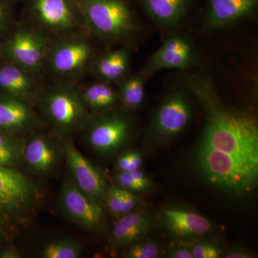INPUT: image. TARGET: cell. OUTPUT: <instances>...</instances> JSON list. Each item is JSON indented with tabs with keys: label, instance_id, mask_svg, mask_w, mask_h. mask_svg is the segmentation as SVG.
<instances>
[{
	"label": "cell",
	"instance_id": "1",
	"mask_svg": "<svg viewBox=\"0 0 258 258\" xmlns=\"http://www.w3.org/2000/svg\"><path fill=\"white\" fill-rule=\"evenodd\" d=\"M185 86L205 108L206 120L197 151L198 166L211 184L226 186L258 174V126L254 117L222 104L208 74L186 77Z\"/></svg>",
	"mask_w": 258,
	"mask_h": 258
},
{
	"label": "cell",
	"instance_id": "2",
	"mask_svg": "<svg viewBox=\"0 0 258 258\" xmlns=\"http://www.w3.org/2000/svg\"><path fill=\"white\" fill-rule=\"evenodd\" d=\"M79 1L89 35L107 46L138 47L143 30L137 0Z\"/></svg>",
	"mask_w": 258,
	"mask_h": 258
},
{
	"label": "cell",
	"instance_id": "3",
	"mask_svg": "<svg viewBox=\"0 0 258 258\" xmlns=\"http://www.w3.org/2000/svg\"><path fill=\"white\" fill-rule=\"evenodd\" d=\"M42 198L40 186L29 176L0 166V238L13 240L30 227Z\"/></svg>",
	"mask_w": 258,
	"mask_h": 258
},
{
	"label": "cell",
	"instance_id": "4",
	"mask_svg": "<svg viewBox=\"0 0 258 258\" xmlns=\"http://www.w3.org/2000/svg\"><path fill=\"white\" fill-rule=\"evenodd\" d=\"M34 103L60 139H71L83 130L92 115L80 88L73 81H64L40 88Z\"/></svg>",
	"mask_w": 258,
	"mask_h": 258
},
{
	"label": "cell",
	"instance_id": "5",
	"mask_svg": "<svg viewBox=\"0 0 258 258\" xmlns=\"http://www.w3.org/2000/svg\"><path fill=\"white\" fill-rule=\"evenodd\" d=\"M26 13L30 23L50 38L88 34L79 0H27Z\"/></svg>",
	"mask_w": 258,
	"mask_h": 258
},
{
	"label": "cell",
	"instance_id": "6",
	"mask_svg": "<svg viewBox=\"0 0 258 258\" xmlns=\"http://www.w3.org/2000/svg\"><path fill=\"white\" fill-rule=\"evenodd\" d=\"M87 33L50 40L45 69L64 81H73L89 72L96 56Z\"/></svg>",
	"mask_w": 258,
	"mask_h": 258
},
{
	"label": "cell",
	"instance_id": "7",
	"mask_svg": "<svg viewBox=\"0 0 258 258\" xmlns=\"http://www.w3.org/2000/svg\"><path fill=\"white\" fill-rule=\"evenodd\" d=\"M133 126L128 111L117 107L106 113L91 115L83 130L93 151L101 155H111L128 142Z\"/></svg>",
	"mask_w": 258,
	"mask_h": 258
},
{
	"label": "cell",
	"instance_id": "8",
	"mask_svg": "<svg viewBox=\"0 0 258 258\" xmlns=\"http://www.w3.org/2000/svg\"><path fill=\"white\" fill-rule=\"evenodd\" d=\"M50 37L35 25H23L6 40L3 45V53L11 62L35 75L45 69Z\"/></svg>",
	"mask_w": 258,
	"mask_h": 258
},
{
	"label": "cell",
	"instance_id": "9",
	"mask_svg": "<svg viewBox=\"0 0 258 258\" xmlns=\"http://www.w3.org/2000/svg\"><path fill=\"white\" fill-rule=\"evenodd\" d=\"M198 61L192 37L176 30L166 34L162 45L147 59L140 71L149 80L162 70L192 69L198 66Z\"/></svg>",
	"mask_w": 258,
	"mask_h": 258
},
{
	"label": "cell",
	"instance_id": "10",
	"mask_svg": "<svg viewBox=\"0 0 258 258\" xmlns=\"http://www.w3.org/2000/svg\"><path fill=\"white\" fill-rule=\"evenodd\" d=\"M193 93L186 86L173 89L163 98L153 117L150 131L161 139L173 138L183 132L192 118Z\"/></svg>",
	"mask_w": 258,
	"mask_h": 258
},
{
	"label": "cell",
	"instance_id": "11",
	"mask_svg": "<svg viewBox=\"0 0 258 258\" xmlns=\"http://www.w3.org/2000/svg\"><path fill=\"white\" fill-rule=\"evenodd\" d=\"M61 185L58 205L64 217L73 223L90 232H101L105 217L101 204L80 189L71 173L66 174Z\"/></svg>",
	"mask_w": 258,
	"mask_h": 258
},
{
	"label": "cell",
	"instance_id": "12",
	"mask_svg": "<svg viewBox=\"0 0 258 258\" xmlns=\"http://www.w3.org/2000/svg\"><path fill=\"white\" fill-rule=\"evenodd\" d=\"M61 140L63 156L75 182L88 197L101 204L108 186L103 171L78 150L72 139Z\"/></svg>",
	"mask_w": 258,
	"mask_h": 258
},
{
	"label": "cell",
	"instance_id": "13",
	"mask_svg": "<svg viewBox=\"0 0 258 258\" xmlns=\"http://www.w3.org/2000/svg\"><path fill=\"white\" fill-rule=\"evenodd\" d=\"M258 0H206L202 22L203 32L232 27L257 15Z\"/></svg>",
	"mask_w": 258,
	"mask_h": 258
},
{
	"label": "cell",
	"instance_id": "14",
	"mask_svg": "<svg viewBox=\"0 0 258 258\" xmlns=\"http://www.w3.org/2000/svg\"><path fill=\"white\" fill-rule=\"evenodd\" d=\"M63 155L62 142L45 134H32L25 139L24 164L40 176L53 174Z\"/></svg>",
	"mask_w": 258,
	"mask_h": 258
},
{
	"label": "cell",
	"instance_id": "15",
	"mask_svg": "<svg viewBox=\"0 0 258 258\" xmlns=\"http://www.w3.org/2000/svg\"><path fill=\"white\" fill-rule=\"evenodd\" d=\"M195 0H137L154 25L167 34L180 30L192 10Z\"/></svg>",
	"mask_w": 258,
	"mask_h": 258
},
{
	"label": "cell",
	"instance_id": "16",
	"mask_svg": "<svg viewBox=\"0 0 258 258\" xmlns=\"http://www.w3.org/2000/svg\"><path fill=\"white\" fill-rule=\"evenodd\" d=\"M31 103L0 93V131L21 136L38 125V117Z\"/></svg>",
	"mask_w": 258,
	"mask_h": 258
},
{
	"label": "cell",
	"instance_id": "17",
	"mask_svg": "<svg viewBox=\"0 0 258 258\" xmlns=\"http://www.w3.org/2000/svg\"><path fill=\"white\" fill-rule=\"evenodd\" d=\"M135 50L133 47L121 45L96 55L89 72L97 81L116 85L130 74L131 61Z\"/></svg>",
	"mask_w": 258,
	"mask_h": 258
},
{
	"label": "cell",
	"instance_id": "18",
	"mask_svg": "<svg viewBox=\"0 0 258 258\" xmlns=\"http://www.w3.org/2000/svg\"><path fill=\"white\" fill-rule=\"evenodd\" d=\"M40 88L36 75L8 61L0 66L1 93L32 104Z\"/></svg>",
	"mask_w": 258,
	"mask_h": 258
},
{
	"label": "cell",
	"instance_id": "19",
	"mask_svg": "<svg viewBox=\"0 0 258 258\" xmlns=\"http://www.w3.org/2000/svg\"><path fill=\"white\" fill-rule=\"evenodd\" d=\"M163 221L171 233L179 237L203 235L212 230L208 219L183 209H166L163 212Z\"/></svg>",
	"mask_w": 258,
	"mask_h": 258
},
{
	"label": "cell",
	"instance_id": "20",
	"mask_svg": "<svg viewBox=\"0 0 258 258\" xmlns=\"http://www.w3.org/2000/svg\"><path fill=\"white\" fill-rule=\"evenodd\" d=\"M80 90L91 115L101 114L111 111L120 103L118 90L111 83L96 81L80 88Z\"/></svg>",
	"mask_w": 258,
	"mask_h": 258
},
{
	"label": "cell",
	"instance_id": "21",
	"mask_svg": "<svg viewBox=\"0 0 258 258\" xmlns=\"http://www.w3.org/2000/svg\"><path fill=\"white\" fill-rule=\"evenodd\" d=\"M150 227V219L144 212H132L120 217L113 226L112 236L118 246L130 245L143 237Z\"/></svg>",
	"mask_w": 258,
	"mask_h": 258
},
{
	"label": "cell",
	"instance_id": "22",
	"mask_svg": "<svg viewBox=\"0 0 258 258\" xmlns=\"http://www.w3.org/2000/svg\"><path fill=\"white\" fill-rule=\"evenodd\" d=\"M148 80L139 71L134 74H129L117 83L119 93L120 103L127 111L140 108L145 100V86Z\"/></svg>",
	"mask_w": 258,
	"mask_h": 258
},
{
	"label": "cell",
	"instance_id": "23",
	"mask_svg": "<svg viewBox=\"0 0 258 258\" xmlns=\"http://www.w3.org/2000/svg\"><path fill=\"white\" fill-rule=\"evenodd\" d=\"M25 139L0 131V166L19 169L23 165Z\"/></svg>",
	"mask_w": 258,
	"mask_h": 258
},
{
	"label": "cell",
	"instance_id": "24",
	"mask_svg": "<svg viewBox=\"0 0 258 258\" xmlns=\"http://www.w3.org/2000/svg\"><path fill=\"white\" fill-rule=\"evenodd\" d=\"M83 254L82 244L71 237H57L47 241L39 250L42 258H79Z\"/></svg>",
	"mask_w": 258,
	"mask_h": 258
},
{
	"label": "cell",
	"instance_id": "25",
	"mask_svg": "<svg viewBox=\"0 0 258 258\" xmlns=\"http://www.w3.org/2000/svg\"><path fill=\"white\" fill-rule=\"evenodd\" d=\"M117 186L128 191H144L150 186L151 181L140 169L131 171H118L115 175Z\"/></svg>",
	"mask_w": 258,
	"mask_h": 258
},
{
	"label": "cell",
	"instance_id": "26",
	"mask_svg": "<svg viewBox=\"0 0 258 258\" xmlns=\"http://www.w3.org/2000/svg\"><path fill=\"white\" fill-rule=\"evenodd\" d=\"M159 248L157 243L151 241H142L130 244L125 254L128 258H155L159 256Z\"/></svg>",
	"mask_w": 258,
	"mask_h": 258
},
{
	"label": "cell",
	"instance_id": "27",
	"mask_svg": "<svg viewBox=\"0 0 258 258\" xmlns=\"http://www.w3.org/2000/svg\"><path fill=\"white\" fill-rule=\"evenodd\" d=\"M103 201L107 208L113 217L123 216V203H122L121 189L118 186H108Z\"/></svg>",
	"mask_w": 258,
	"mask_h": 258
},
{
	"label": "cell",
	"instance_id": "28",
	"mask_svg": "<svg viewBox=\"0 0 258 258\" xmlns=\"http://www.w3.org/2000/svg\"><path fill=\"white\" fill-rule=\"evenodd\" d=\"M143 163L142 155L137 152H125L118 157L117 169L118 171H131L140 169Z\"/></svg>",
	"mask_w": 258,
	"mask_h": 258
},
{
	"label": "cell",
	"instance_id": "29",
	"mask_svg": "<svg viewBox=\"0 0 258 258\" xmlns=\"http://www.w3.org/2000/svg\"><path fill=\"white\" fill-rule=\"evenodd\" d=\"M191 251L195 258H218L222 254L220 247L208 242H198Z\"/></svg>",
	"mask_w": 258,
	"mask_h": 258
},
{
	"label": "cell",
	"instance_id": "30",
	"mask_svg": "<svg viewBox=\"0 0 258 258\" xmlns=\"http://www.w3.org/2000/svg\"><path fill=\"white\" fill-rule=\"evenodd\" d=\"M122 203H123V215L134 212L138 205V198L134 192L121 189Z\"/></svg>",
	"mask_w": 258,
	"mask_h": 258
},
{
	"label": "cell",
	"instance_id": "31",
	"mask_svg": "<svg viewBox=\"0 0 258 258\" xmlns=\"http://www.w3.org/2000/svg\"><path fill=\"white\" fill-rule=\"evenodd\" d=\"M11 15V6L9 3L4 0H0V35L9 25Z\"/></svg>",
	"mask_w": 258,
	"mask_h": 258
},
{
	"label": "cell",
	"instance_id": "32",
	"mask_svg": "<svg viewBox=\"0 0 258 258\" xmlns=\"http://www.w3.org/2000/svg\"><path fill=\"white\" fill-rule=\"evenodd\" d=\"M22 254L15 246L9 244L3 247H0V258H20Z\"/></svg>",
	"mask_w": 258,
	"mask_h": 258
},
{
	"label": "cell",
	"instance_id": "33",
	"mask_svg": "<svg viewBox=\"0 0 258 258\" xmlns=\"http://www.w3.org/2000/svg\"><path fill=\"white\" fill-rule=\"evenodd\" d=\"M169 257L172 258H194L191 251L186 248V247H181V248L174 249L169 254Z\"/></svg>",
	"mask_w": 258,
	"mask_h": 258
},
{
	"label": "cell",
	"instance_id": "34",
	"mask_svg": "<svg viewBox=\"0 0 258 258\" xmlns=\"http://www.w3.org/2000/svg\"><path fill=\"white\" fill-rule=\"evenodd\" d=\"M227 258H249L250 255L245 252H242L240 250L232 251V252H228L225 255Z\"/></svg>",
	"mask_w": 258,
	"mask_h": 258
},
{
	"label": "cell",
	"instance_id": "35",
	"mask_svg": "<svg viewBox=\"0 0 258 258\" xmlns=\"http://www.w3.org/2000/svg\"><path fill=\"white\" fill-rule=\"evenodd\" d=\"M3 242H4V241H3V240H2L1 238H0V247H1L2 243H3Z\"/></svg>",
	"mask_w": 258,
	"mask_h": 258
}]
</instances>
